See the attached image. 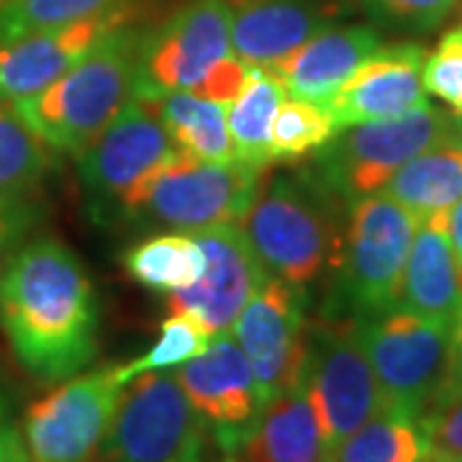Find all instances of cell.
I'll use <instances>...</instances> for the list:
<instances>
[{
    "label": "cell",
    "instance_id": "3",
    "mask_svg": "<svg viewBox=\"0 0 462 462\" xmlns=\"http://www.w3.org/2000/svg\"><path fill=\"white\" fill-rule=\"evenodd\" d=\"M144 33L118 26L57 83L11 103L51 152L80 157L136 96Z\"/></svg>",
    "mask_w": 462,
    "mask_h": 462
},
{
    "label": "cell",
    "instance_id": "7",
    "mask_svg": "<svg viewBox=\"0 0 462 462\" xmlns=\"http://www.w3.org/2000/svg\"><path fill=\"white\" fill-rule=\"evenodd\" d=\"M208 430L170 373L126 383L96 462H203Z\"/></svg>",
    "mask_w": 462,
    "mask_h": 462
},
{
    "label": "cell",
    "instance_id": "19",
    "mask_svg": "<svg viewBox=\"0 0 462 462\" xmlns=\"http://www.w3.org/2000/svg\"><path fill=\"white\" fill-rule=\"evenodd\" d=\"M221 462H331L303 378L264 406L254 427L221 452Z\"/></svg>",
    "mask_w": 462,
    "mask_h": 462
},
{
    "label": "cell",
    "instance_id": "6",
    "mask_svg": "<svg viewBox=\"0 0 462 462\" xmlns=\"http://www.w3.org/2000/svg\"><path fill=\"white\" fill-rule=\"evenodd\" d=\"M462 118L431 103L393 118H380L337 129L306 165L345 206L385 188L416 154L457 134Z\"/></svg>",
    "mask_w": 462,
    "mask_h": 462
},
{
    "label": "cell",
    "instance_id": "39",
    "mask_svg": "<svg viewBox=\"0 0 462 462\" xmlns=\"http://www.w3.org/2000/svg\"><path fill=\"white\" fill-rule=\"evenodd\" d=\"M427 462H462V457H452V455H445V452H439V449H434Z\"/></svg>",
    "mask_w": 462,
    "mask_h": 462
},
{
    "label": "cell",
    "instance_id": "23",
    "mask_svg": "<svg viewBox=\"0 0 462 462\" xmlns=\"http://www.w3.org/2000/svg\"><path fill=\"white\" fill-rule=\"evenodd\" d=\"M431 452L427 419L383 403L370 421L331 452V462H427Z\"/></svg>",
    "mask_w": 462,
    "mask_h": 462
},
{
    "label": "cell",
    "instance_id": "28",
    "mask_svg": "<svg viewBox=\"0 0 462 462\" xmlns=\"http://www.w3.org/2000/svg\"><path fill=\"white\" fill-rule=\"evenodd\" d=\"M337 134V124L324 103L306 98L282 100L270 124V160L273 165H291L314 157Z\"/></svg>",
    "mask_w": 462,
    "mask_h": 462
},
{
    "label": "cell",
    "instance_id": "8",
    "mask_svg": "<svg viewBox=\"0 0 462 462\" xmlns=\"http://www.w3.org/2000/svg\"><path fill=\"white\" fill-rule=\"evenodd\" d=\"M303 383L329 452L385 403L352 319L319 314L309 321Z\"/></svg>",
    "mask_w": 462,
    "mask_h": 462
},
{
    "label": "cell",
    "instance_id": "11",
    "mask_svg": "<svg viewBox=\"0 0 462 462\" xmlns=\"http://www.w3.org/2000/svg\"><path fill=\"white\" fill-rule=\"evenodd\" d=\"M170 152L175 149L157 103L136 93L78 157V178L90 218L111 226L129 188Z\"/></svg>",
    "mask_w": 462,
    "mask_h": 462
},
{
    "label": "cell",
    "instance_id": "34",
    "mask_svg": "<svg viewBox=\"0 0 462 462\" xmlns=\"http://www.w3.org/2000/svg\"><path fill=\"white\" fill-rule=\"evenodd\" d=\"M247 72L249 67L236 57V54H229L224 57L218 65H214L190 93L199 96V98L214 100V103H221V106H229L231 100L236 98L242 93V88L247 83Z\"/></svg>",
    "mask_w": 462,
    "mask_h": 462
},
{
    "label": "cell",
    "instance_id": "10",
    "mask_svg": "<svg viewBox=\"0 0 462 462\" xmlns=\"http://www.w3.org/2000/svg\"><path fill=\"white\" fill-rule=\"evenodd\" d=\"M118 365L78 373L33 401L21 437L29 462H96L124 393Z\"/></svg>",
    "mask_w": 462,
    "mask_h": 462
},
{
    "label": "cell",
    "instance_id": "20",
    "mask_svg": "<svg viewBox=\"0 0 462 462\" xmlns=\"http://www.w3.org/2000/svg\"><path fill=\"white\" fill-rule=\"evenodd\" d=\"M378 47L380 33L370 26L329 23L270 69L293 98L327 103Z\"/></svg>",
    "mask_w": 462,
    "mask_h": 462
},
{
    "label": "cell",
    "instance_id": "1",
    "mask_svg": "<svg viewBox=\"0 0 462 462\" xmlns=\"http://www.w3.org/2000/svg\"><path fill=\"white\" fill-rule=\"evenodd\" d=\"M0 331L39 383H62L98 357L96 285L83 260L57 236H32L3 270Z\"/></svg>",
    "mask_w": 462,
    "mask_h": 462
},
{
    "label": "cell",
    "instance_id": "27",
    "mask_svg": "<svg viewBox=\"0 0 462 462\" xmlns=\"http://www.w3.org/2000/svg\"><path fill=\"white\" fill-rule=\"evenodd\" d=\"M51 170L54 152L0 100V196H32Z\"/></svg>",
    "mask_w": 462,
    "mask_h": 462
},
{
    "label": "cell",
    "instance_id": "5",
    "mask_svg": "<svg viewBox=\"0 0 462 462\" xmlns=\"http://www.w3.org/2000/svg\"><path fill=\"white\" fill-rule=\"evenodd\" d=\"M416 224L419 218L385 193L355 200L319 314L360 319L398 306Z\"/></svg>",
    "mask_w": 462,
    "mask_h": 462
},
{
    "label": "cell",
    "instance_id": "16",
    "mask_svg": "<svg viewBox=\"0 0 462 462\" xmlns=\"http://www.w3.org/2000/svg\"><path fill=\"white\" fill-rule=\"evenodd\" d=\"M132 21L134 8L126 5L106 16L85 18L0 44V100L16 103L42 93L96 50L108 33Z\"/></svg>",
    "mask_w": 462,
    "mask_h": 462
},
{
    "label": "cell",
    "instance_id": "31",
    "mask_svg": "<svg viewBox=\"0 0 462 462\" xmlns=\"http://www.w3.org/2000/svg\"><path fill=\"white\" fill-rule=\"evenodd\" d=\"M424 90L462 118V23L447 29L421 67Z\"/></svg>",
    "mask_w": 462,
    "mask_h": 462
},
{
    "label": "cell",
    "instance_id": "17",
    "mask_svg": "<svg viewBox=\"0 0 462 462\" xmlns=\"http://www.w3.org/2000/svg\"><path fill=\"white\" fill-rule=\"evenodd\" d=\"M424 50L419 44L378 47L324 106L337 129L393 118L427 106L421 83Z\"/></svg>",
    "mask_w": 462,
    "mask_h": 462
},
{
    "label": "cell",
    "instance_id": "15",
    "mask_svg": "<svg viewBox=\"0 0 462 462\" xmlns=\"http://www.w3.org/2000/svg\"><path fill=\"white\" fill-rule=\"evenodd\" d=\"M193 236L206 254V270L190 288L167 296V311L199 319L206 331L216 337L234 327L236 316L263 285L267 273L254 257L239 224L211 226L196 231Z\"/></svg>",
    "mask_w": 462,
    "mask_h": 462
},
{
    "label": "cell",
    "instance_id": "38",
    "mask_svg": "<svg viewBox=\"0 0 462 462\" xmlns=\"http://www.w3.org/2000/svg\"><path fill=\"white\" fill-rule=\"evenodd\" d=\"M447 236H449L452 257H455L457 275H460L462 281V199L447 211Z\"/></svg>",
    "mask_w": 462,
    "mask_h": 462
},
{
    "label": "cell",
    "instance_id": "4",
    "mask_svg": "<svg viewBox=\"0 0 462 462\" xmlns=\"http://www.w3.org/2000/svg\"><path fill=\"white\" fill-rule=\"evenodd\" d=\"M264 170L242 160L206 162L175 149L129 188L114 224L185 234L239 224Z\"/></svg>",
    "mask_w": 462,
    "mask_h": 462
},
{
    "label": "cell",
    "instance_id": "35",
    "mask_svg": "<svg viewBox=\"0 0 462 462\" xmlns=\"http://www.w3.org/2000/svg\"><path fill=\"white\" fill-rule=\"evenodd\" d=\"M427 424L434 449L452 457H462V393L434 409L427 416Z\"/></svg>",
    "mask_w": 462,
    "mask_h": 462
},
{
    "label": "cell",
    "instance_id": "24",
    "mask_svg": "<svg viewBox=\"0 0 462 462\" xmlns=\"http://www.w3.org/2000/svg\"><path fill=\"white\" fill-rule=\"evenodd\" d=\"M121 263L134 282L170 296L199 281L206 270V254L193 234L165 231L126 249Z\"/></svg>",
    "mask_w": 462,
    "mask_h": 462
},
{
    "label": "cell",
    "instance_id": "37",
    "mask_svg": "<svg viewBox=\"0 0 462 462\" xmlns=\"http://www.w3.org/2000/svg\"><path fill=\"white\" fill-rule=\"evenodd\" d=\"M0 462H29L21 430L16 427L3 396H0Z\"/></svg>",
    "mask_w": 462,
    "mask_h": 462
},
{
    "label": "cell",
    "instance_id": "12",
    "mask_svg": "<svg viewBox=\"0 0 462 462\" xmlns=\"http://www.w3.org/2000/svg\"><path fill=\"white\" fill-rule=\"evenodd\" d=\"M309 311L311 291L267 275L234 321V339L249 360L264 406L303 378Z\"/></svg>",
    "mask_w": 462,
    "mask_h": 462
},
{
    "label": "cell",
    "instance_id": "14",
    "mask_svg": "<svg viewBox=\"0 0 462 462\" xmlns=\"http://www.w3.org/2000/svg\"><path fill=\"white\" fill-rule=\"evenodd\" d=\"M175 378L221 452L236 445L264 409L249 360L229 331L211 337L199 357L180 365Z\"/></svg>",
    "mask_w": 462,
    "mask_h": 462
},
{
    "label": "cell",
    "instance_id": "18",
    "mask_svg": "<svg viewBox=\"0 0 462 462\" xmlns=\"http://www.w3.org/2000/svg\"><path fill=\"white\" fill-rule=\"evenodd\" d=\"M231 50L247 67H275L327 29L337 8L324 0H226Z\"/></svg>",
    "mask_w": 462,
    "mask_h": 462
},
{
    "label": "cell",
    "instance_id": "32",
    "mask_svg": "<svg viewBox=\"0 0 462 462\" xmlns=\"http://www.w3.org/2000/svg\"><path fill=\"white\" fill-rule=\"evenodd\" d=\"M44 218V206L32 196H0V275L16 252L33 236Z\"/></svg>",
    "mask_w": 462,
    "mask_h": 462
},
{
    "label": "cell",
    "instance_id": "30",
    "mask_svg": "<svg viewBox=\"0 0 462 462\" xmlns=\"http://www.w3.org/2000/svg\"><path fill=\"white\" fill-rule=\"evenodd\" d=\"M208 342L211 334L199 319L188 314H167L165 321L160 324L157 342L132 363L118 365V378L126 385L144 373H165L170 367H180L188 360L199 357Z\"/></svg>",
    "mask_w": 462,
    "mask_h": 462
},
{
    "label": "cell",
    "instance_id": "26",
    "mask_svg": "<svg viewBox=\"0 0 462 462\" xmlns=\"http://www.w3.org/2000/svg\"><path fill=\"white\" fill-rule=\"evenodd\" d=\"M285 100V88L273 69L249 67L242 93L229 103L226 126L236 160L254 167H270V124Z\"/></svg>",
    "mask_w": 462,
    "mask_h": 462
},
{
    "label": "cell",
    "instance_id": "9",
    "mask_svg": "<svg viewBox=\"0 0 462 462\" xmlns=\"http://www.w3.org/2000/svg\"><path fill=\"white\" fill-rule=\"evenodd\" d=\"M388 406L427 419L449 365V327L391 306L352 319Z\"/></svg>",
    "mask_w": 462,
    "mask_h": 462
},
{
    "label": "cell",
    "instance_id": "33",
    "mask_svg": "<svg viewBox=\"0 0 462 462\" xmlns=\"http://www.w3.org/2000/svg\"><path fill=\"white\" fill-rule=\"evenodd\" d=\"M378 16L413 32H431L445 23L457 0H365Z\"/></svg>",
    "mask_w": 462,
    "mask_h": 462
},
{
    "label": "cell",
    "instance_id": "22",
    "mask_svg": "<svg viewBox=\"0 0 462 462\" xmlns=\"http://www.w3.org/2000/svg\"><path fill=\"white\" fill-rule=\"evenodd\" d=\"M383 193L419 221L447 214L462 199V129L416 154L385 182Z\"/></svg>",
    "mask_w": 462,
    "mask_h": 462
},
{
    "label": "cell",
    "instance_id": "25",
    "mask_svg": "<svg viewBox=\"0 0 462 462\" xmlns=\"http://www.w3.org/2000/svg\"><path fill=\"white\" fill-rule=\"evenodd\" d=\"M157 111L165 121L172 144L206 162L236 160L226 126V106L199 98L190 90L157 96Z\"/></svg>",
    "mask_w": 462,
    "mask_h": 462
},
{
    "label": "cell",
    "instance_id": "13",
    "mask_svg": "<svg viewBox=\"0 0 462 462\" xmlns=\"http://www.w3.org/2000/svg\"><path fill=\"white\" fill-rule=\"evenodd\" d=\"M229 54L234 50L226 0H185L160 29L144 33L136 93L157 98L193 90Z\"/></svg>",
    "mask_w": 462,
    "mask_h": 462
},
{
    "label": "cell",
    "instance_id": "2",
    "mask_svg": "<svg viewBox=\"0 0 462 462\" xmlns=\"http://www.w3.org/2000/svg\"><path fill=\"white\" fill-rule=\"evenodd\" d=\"M346 211L309 167L264 170L239 229L270 278L311 291L337 270Z\"/></svg>",
    "mask_w": 462,
    "mask_h": 462
},
{
    "label": "cell",
    "instance_id": "29",
    "mask_svg": "<svg viewBox=\"0 0 462 462\" xmlns=\"http://www.w3.org/2000/svg\"><path fill=\"white\" fill-rule=\"evenodd\" d=\"M129 0H0V44L126 8Z\"/></svg>",
    "mask_w": 462,
    "mask_h": 462
},
{
    "label": "cell",
    "instance_id": "21",
    "mask_svg": "<svg viewBox=\"0 0 462 462\" xmlns=\"http://www.w3.org/2000/svg\"><path fill=\"white\" fill-rule=\"evenodd\" d=\"M398 306L452 329L462 306V281L447 236V214L427 216L416 224Z\"/></svg>",
    "mask_w": 462,
    "mask_h": 462
},
{
    "label": "cell",
    "instance_id": "36",
    "mask_svg": "<svg viewBox=\"0 0 462 462\" xmlns=\"http://www.w3.org/2000/svg\"><path fill=\"white\" fill-rule=\"evenodd\" d=\"M462 393V306L457 316H455V321H452V331H449V365H447V375L445 383H442V388H439V393L434 398V403H431L430 413L434 409H439L442 403L447 401H452V398H457ZM427 413V416H430Z\"/></svg>",
    "mask_w": 462,
    "mask_h": 462
}]
</instances>
